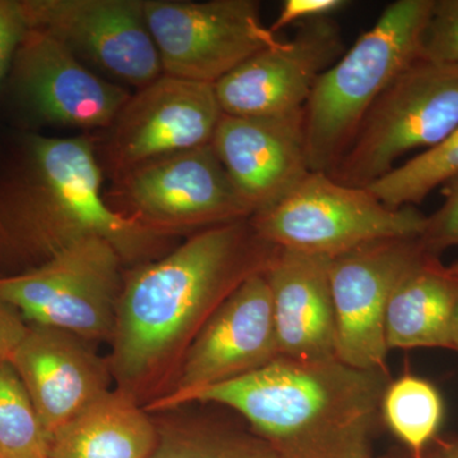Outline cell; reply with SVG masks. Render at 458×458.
Wrapping results in <instances>:
<instances>
[{"label": "cell", "mask_w": 458, "mask_h": 458, "mask_svg": "<svg viewBox=\"0 0 458 458\" xmlns=\"http://www.w3.org/2000/svg\"><path fill=\"white\" fill-rule=\"evenodd\" d=\"M278 250L245 219L191 234L125 271L107 360L117 390L143 406L164 396L205 322Z\"/></svg>", "instance_id": "1"}, {"label": "cell", "mask_w": 458, "mask_h": 458, "mask_svg": "<svg viewBox=\"0 0 458 458\" xmlns=\"http://www.w3.org/2000/svg\"><path fill=\"white\" fill-rule=\"evenodd\" d=\"M102 181L89 138L23 137L0 176V267L23 273L90 237L110 242L131 267L164 256L172 237L113 209Z\"/></svg>", "instance_id": "2"}, {"label": "cell", "mask_w": 458, "mask_h": 458, "mask_svg": "<svg viewBox=\"0 0 458 458\" xmlns=\"http://www.w3.org/2000/svg\"><path fill=\"white\" fill-rule=\"evenodd\" d=\"M391 379L388 369L279 357L190 394L180 406L216 403L233 410L279 458H375L382 397Z\"/></svg>", "instance_id": "3"}, {"label": "cell", "mask_w": 458, "mask_h": 458, "mask_svg": "<svg viewBox=\"0 0 458 458\" xmlns=\"http://www.w3.org/2000/svg\"><path fill=\"white\" fill-rule=\"evenodd\" d=\"M434 0H396L321 74L303 108L311 172L328 174L382 93L420 54Z\"/></svg>", "instance_id": "4"}, {"label": "cell", "mask_w": 458, "mask_h": 458, "mask_svg": "<svg viewBox=\"0 0 458 458\" xmlns=\"http://www.w3.org/2000/svg\"><path fill=\"white\" fill-rule=\"evenodd\" d=\"M458 128V64L418 59L377 99L348 150L328 176L369 188L401 157L429 149Z\"/></svg>", "instance_id": "5"}, {"label": "cell", "mask_w": 458, "mask_h": 458, "mask_svg": "<svg viewBox=\"0 0 458 458\" xmlns=\"http://www.w3.org/2000/svg\"><path fill=\"white\" fill-rule=\"evenodd\" d=\"M426 219L417 207L394 209L369 189L310 172L283 200L250 221L271 245L334 259L375 241L419 237Z\"/></svg>", "instance_id": "6"}, {"label": "cell", "mask_w": 458, "mask_h": 458, "mask_svg": "<svg viewBox=\"0 0 458 458\" xmlns=\"http://www.w3.org/2000/svg\"><path fill=\"white\" fill-rule=\"evenodd\" d=\"M123 265L110 242L86 238L40 267L0 276V301L29 324L69 331L90 343L110 342Z\"/></svg>", "instance_id": "7"}, {"label": "cell", "mask_w": 458, "mask_h": 458, "mask_svg": "<svg viewBox=\"0 0 458 458\" xmlns=\"http://www.w3.org/2000/svg\"><path fill=\"white\" fill-rule=\"evenodd\" d=\"M106 200L116 212L170 237L254 216L212 144L134 168L114 180Z\"/></svg>", "instance_id": "8"}, {"label": "cell", "mask_w": 458, "mask_h": 458, "mask_svg": "<svg viewBox=\"0 0 458 458\" xmlns=\"http://www.w3.org/2000/svg\"><path fill=\"white\" fill-rule=\"evenodd\" d=\"M164 74L216 84L280 41L255 0H144Z\"/></svg>", "instance_id": "9"}, {"label": "cell", "mask_w": 458, "mask_h": 458, "mask_svg": "<svg viewBox=\"0 0 458 458\" xmlns=\"http://www.w3.org/2000/svg\"><path fill=\"white\" fill-rule=\"evenodd\" d=\"M279 357L269 284L265 273L255 274L205 322L170 390L144 408L171 411L190 394L249 375Z\"/></svg>", "instance_id": "10"}, {"label": "cell", "mask_w": 458, "mask_h": 458, "mask_svg": "<svg viewBox=\"0 0 458 458\" xmlns=\"http://www.w3.org/2000/svg\"><path fill=\"white\" fill-rule=\"evenodd\" d=\"M222 116L214 84L162 74L131 95L107 129V170L116 180L148 162L207 146Z\"/></svg>", "instance_id": "11"}, {"label": "cell", "mask_w": 458, "mask_h": 458, "mask_svg": "<svg viewBox=\"0 0 458 458\" xmlns=\"http://www.w3.org/2000/svg\"><path fill=\"white\" fill-rule=\"evenodd\" d=\"M429 252L419 237L387 238L331 259L337 360L363 369H387L385 316L400 280Z\"/></svg>", "instance_id": "12"}, {"label": "cell", "mask_w": 458, "mask_h": 458, "mask_svg": "<svg viewBox=\"0 0 458 458\" xmlns=\"http://www.w3.org/2000/svg\"><path fill=\"white\" fill-rule=\"evenodd\" d=\"M29 29L62 41L78 57L143 89L164 74L144 0H21Z\"/></svg>", "instance_id": "13"}, {"label": "cell", "mask_w": 458, "mask_h": 458, "mask_svg": "<svg viewBox=\"0 0 458 458\" xmlns=\"http://www.w3.org/2000/svg\"><path fill=\"white\" fill-rule=\"evenodd\" d=\"M291 40L260 51L214 84L223 114L271 116L303 110L324 72L345 53L330 16L297 25Z\"/></svg>", "instance_id": "14"}, {"label": "cell", "mask_w": 458, "mask_h": 458, "mask_svg": "<svg viewBox=\"0 0 458 458\" xmlns=\"http://www.w3.org/2000/svg\"><path fill=\"white\" fill-rule=\"evenodd\" d=\"M14 95L38 122L63 128L108 129L131 93L93 73L62 41L29 29L11 68Z\"/></svg>", "instance_id": "15"}, {"label": "cell", "mask_w": 458, "mask_h": 458, "mask_svg": "<svg viewBox=\"0 0 458 458\" xmlns=\"http://www.w3.org/2000/svg\"><path fill=\"white\" fill-rule=\"evenodd\" d=\"M210 144L254 216L278 204L311 172L303 110L271 116L223 114Z\"/></svg>", "instance_id": "16"}, {"label": "cell", "mask_w": 458, "mask_h": 458, "mask_svg": "<svg viewBox=\"0 0 458 458\" xmlns=\"http://www.w3.org/2000/svg\"><path fill=\"white\" fill-rule=\"evenodd\" d=\"M47 436L110 391L107 360L90 342L60 328L29 324L9 358Z\"/></svg>", "instance_id": "17"}, {"label": "cell", "mask_w": 458, "mask_h": 458, "mask_svg": "<svg viewBox=\"0 0 458 458\" xmlns=\"http://www.w3.org/2000/svg\"><path fill=\"white\" fill-rule=\"evenodd\" d=\"M331 259L279 249L265 271L273 301L280 357L337 360Z\"/></svg>", "instance_id": "18"}, {"label": "cell", "mask_w": 458, "mask_h": 458, "mask_svg": "<svg viewBox=\"0 0 458 458\" xmlns=\"http://www.w3.org/2000/svg\"><path fill=\"white\" fill-rule=\"evenodd\" d=\"M458 309V270L428 255L394 288L385 316V340L394 349H451Z\"/></svg>", "instance_id": "19"}, {"label": "cell", "mask_w": 458, "mask_h": 458, "mask_svg": "<svg viewBox=\"0 0 458 458\" xmlns=\"http://www.w3.org/2000/svg\"><path fill=\"white\" fill-rule=\"evenodd\" d=\"M141 403L107 391L50 438L49 458H148L157 424Z\"/></svg>", "instance_id": "20"}, {"label": "cell", "mask_w": 458, "mask_h": 458, "mask_svg": "<svg viewBox=\"0 0 458 458\" xmlns=\"http://www.w3.org/2000/svg\"><path fill=\"white\" fill-rule=\"evenodd\" d=\"M157 443L148 458H279L251 429L207 418L156 421Z\"/></svg>", "instance_id": "21"}, {"label": "cell", "mask_w": 458, "mask_h": 458, "mask_svg": "<svg viewBox=\"0 0 458 458\" xmlns=\"http://www.w3.org/2000/svg\"><path fill=\"white\" fill-rule=\"evenodd\" d=\"M381 417L405 450L418 454L439 436L445 401L432 382L406 373L386 387Z\"/></svg>", "instance_id": "22"}, {"label": "cell", "mask_w": 458, "mask_h": 458, "mask_svg": "<svg viewBox=\"0 0 458 458\" xmlns=\"http://www.w3.org/2000/svg\"><path fill=\"white\" fill-rule=\"evenodd\" d=\"M458 174V128L445 140L394 167L367 188L387 207H417Z\"/></svg>", "instance_id": "23"}, {"label": "cell", "mask_w": 458, "mask_h": 458, "mask_svg": "<svg viewBox=\"0 0 458 458\" xmlns=\"http://www.w3.org/2000/svg\"><path fill=\"white\" fill-rule=\"evenodd\" d=\"M50 437L9 361L0 364V458H49Z\"/></svg>", "instance_id": "24"}, {"label": "cell", "mask_w": 458, "mask_h": 458, "mask_svg": "<svg viewBox=\"0 0 458 458\" xmlns=\"http://www.w3.org/2000/svg\"><path fill=\"white\" fill-rule=\"evenodd\" d=\"M419 59L458 64V0H434L421 36Z\"/></svg>", "instance_id": "25"}, {"label": "cell", "mask_w": 458, "mask_h": 458, "mask_svg": "<svg viewBox=\"0 0 458 458\" xmlns=\"http://www.w3.org/2000/svg\"><path fill=\"white\" fill-rule=\"evenodd\" d=\"M445 201L432 216L419 240L429 254L441 256L450 247L458 246V174L443 183Z\"/></svg>", "instance_id": "26"}, {"label": "cell", "mask_w": 458, "mask_h": 458, "mask_svg": "<svg viewBox=\"0 0 458 458\" xmlns=\"http://www.w3.org/2000/svg\"><path fill=\"white\" fill-rule=\"evenodd\" d=\"M29 25L21 0H0V84L11 72Z\"/></svg>", "instance_id": "27"}, {"label": "cell", "mask_w": 458, "mask_h": 458, "mask_svg": "<svg viewBox=\"0 0 458 458\" xmlns=\"http://www.w3.org/2000/svg\"><path fill=\"white\" fill-rule=\"evenodd\" d=\"M344 0H286L278 18L269 26L274 33L291 25H300L313 18L327 17L337 9L345 7Z\"/></svg>", "instance_id": "28"}, {"label": "cell", "mask_w": 458, "mask_h": 458, "mask_svg": "<svg viewBox=\"0 0 458 458\" xmlns=\"http://www.w3.org/2000/svg\"><path fill=\"white\" fill-rule=\"evenodd\" d=\"M29 324L9 304L0 301V364L8 361L12 352L25 336Z\"/></svg>", "instance_id": "29"}, {"label": "cell", "mask_w": 458, "mask_h": 458, "mask_svg": "<svg viewBox=\"0 0 458 458\" xmlns=\"http://www.w3.org/2000/svg\"><path fill=\"white\" fill-rule=\"evenodd\" d=\"M381 458H458V434L438 436L418 454L403 448Z\"/></svg>", "instance_id": "30"}, {"label": "cell", "mask_w": 458, "mask_h": 458, "mask_svg": "<svg viewBox=\"0 0 458 458\" xmlns=\"http://www.w3.org/2000/svg\"><path fill=\"white\" fill-rule=\"evenodd\" d=\"M451 351L458 352V309L451 330Z\"/></svg>", "instance_id": "31"}, {"label": "cell", "mask_w": 458, "mask_h": 458, "mask_svg": "<svg viewBox=\"0 0 458 458\" xmlns=\"http://www.w3.org/2000/svg\"><path fill=\"white\" fill-rule=\"evenodd\" d=\"M454 269L458 270V262H456V264H454Z\"/></svg>", "instance_id": "32"}, {"label": "cell", "mask_w": 458, "mask_h": 458, "mask_svg": "<svg viewBox=\"0 0 458 458\" xmlns=\"http://www.w3.org/2000/svg\"><path fill=\"white\" fill-rule=\"evenodd\" d=\"M376 458V457H375Z\"/></svg>", "instance_id": "33"}]
</instances>
